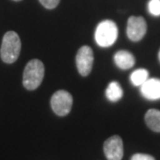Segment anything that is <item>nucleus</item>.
<instances>
[{
	"mask_svg": "<svg viewBox=\"0 0 160 160\" xmlns=\"http://www.w3.org/2000/svg\"><path fill=\"white\" fill-rule=\"evenodd\" d=\"M22 49V42L19 35L14 31L6 32L0 49V55L3 62L6 63H13L17 61Z\"/></svg>",
	"mask_w": 160,
	"mask_h": 160,
	"instance_id": "nucleus-1",
	"label": "nucleus"
},
{
	"mask_svg": "<svg viewBox=\"0 0 160 160\" xmlns=\"http://www.w3.org/2000/svg\"><path fill=\"white\" fill-rule=\"evenodd\" d=\"M131 160H155V158L150 155L137 153V154H134L132 157Z\"/></svg>",
	"mask_w": 160,
	"mask_h": 160,
	"instance_id": "nucleus-15",
	"label": "nucleus"
},
{
	"mask_svg": "<svg viewBox=\"0 0 160 160\" xmlns=\"http://www.w3.org/2000/svg\"><path fill=\"white\" fill-rule=\"evenodd\" d=\"M45 76V66L43 62L38 60L33 59L29 61L26 65L23 72V86L24 87L32 91L37 89L41 85Z\"/></svg>",
	"mask_w": 160,
	"mask_h": 160,
	"instance_id": "nucleus-2",
	"label": "nucleus"
},
{
	"mask_svg": "<svg viewBox=\"0 0 160 160\" xmlns=\"http://www.w3.org/2000/svg\"><path fill=\"white\" fill-rule=\"evenodd\" d=\"M149 78V71L145 69H139L134 70L130 76L132 84L135 86H141Z\"/></svg>",
	"mask_w": 160,
	"mask_h": 160,
	"instance_id": "nucleus-12",
	"label": "nucleus"
},
{
	"mask_svg": "<svg viewBox=\"0 0 160 160\" xmlns=\"http://www.w3.org/2000/svg\"><path fill=\"white\" fill-rule=\"evenodd\" d=\"M141 92L143 97L149 101L160 100V79L148 78L141 86Z\"/></svg>",
	"mask_w": 160,
	"mask_h": 160,
	"instance_id": "nucleus-8",
	"label": "nucleus"
},
{
	"mask_svg": "<svg viewBox=\"0 0 160 160\" xmlns=\"http://www.w3.org/2000/svg\"><path fill=\"white\" fill-rule=\"evenodd\" d=\"M61 0H39L41 5L46 9H53L59 5Z\"/></svg>",
	"mask_w": 160,
	"mask_h": 160,
	"instance_id": "nucleus-14",
	"label": "nucleus"
},
{
	"mask_svg": "<svg viewBox=\"0 0 160 160\" xmlns=\"http://www.w3.org/2000/svg\"><path fill=\"white\" fill-rule=\"evenodd\" d=\"M118 37V29L117 24L110 20H105L99 23L95 29V41L101 47L113 46Z\"/></svg>",
	"mask_w": 160,
	"mask_h": 160,
	"instance_id": "nucleus-3",
	"label": "nucleus"
},
{
	"mask_svg": "<svg viewBox=\"0 0 160 160\" xmlns=\"http://www.w3.org/2000/svg\"><path fill=\"white\" fill-rule=\"evenodd\" d=\"M106 97L110 102H118L121 98L123 97V89L119 85L118 82L112 81L109 84V86L106 89Z\"/></svg>",
	"mask_w": 160,
	"mask_h": 160,
	"instance_id": "nucleus-11",
	"label": "nucleus"
},
{
	"mask_svg": "<svg viewBox=\"0 0 160 160\" xmlns=\"http://www.w3.org/2000/svg\"><path fill=\"white\" fill-rule=\"evenodd\" d=\"M104 154L108 160H121L124 156V145L120 136L114 135L106 140L103 146Z\"/></svg>",
	"mask_w": 160,
	"mask_h": 160,
	"instance_id": "nucleus-7",
	"label": "nucleus"
},
{
	"mask_svg": "<svg viewBox=\"0 0 160 160\" xmlns=\"http://www.w3.org/2000/svg\"><path fill=\"white\" fill-rule=\"evenodd\" d=\"M13 1H21V0H13Z\"/></svg>",
	"mask_w": 160,
	"mask_h": 160,
	"instance_id": "nucleus-17",
	"label": "nucleus"
},
{
	"mask_svg": "<svg viewBox=\"0 0 160 160\" xmlns=\"http://www.w3.org/2000/svg\"><path fill=\"white\" fill-rule=\"evenodd\" d=\"M76 64L81 76L86 77L91 73L93 64V52L90 46H84L78 50L76 56Z\"/></svg>",
	"mask_w": 160,
	"mask_h": 160,
	"instance_id": "nucleus-5",
	"label": "nucleus"
},
{
	"mask_svg": "<svg viewBox=\"0 0 160 160\" xmlns=\"http://www.w3.org/2000/svg\"><path fill=\"white\" fill-rule=\"evenodd\" d=\"M116 65L121 69H129L135 64V58L130 52L121 50L117 52L114 55Z\"/></svg>",
	"mask_w": 160,
	"mask_h": 160,
	"instance_id": "nucleus-9",
	"label": "nucleus"
},
{
	"mask_svg": "<svg viewBox=\"0 0 160 160\" xmlns=\"http://www.w3.org/2000/svg\"><path fill=\"white\" fill-rule=\"evenodd\" d=\"M73 98L69 92L60 90L54 92L51 98V106L54 113L58 116L64 117L71 110Z\"/></svg>",
	"mask_w": 160,
	"mask_h": 160,
	"instance_id": "nucleus-4",
	"label": "nucleus"
},
{
	"mask_svg": "<svg viewBox=\"0 0 160 160\" xmlns=\"http://www.w3.org/2000/svg\"><path fill=\"white\" fill-rule=\"evenodd\" d=\"M147 32V23L142 16H131L128 19L126 34L129 39L138 42L145 36Z\"/></svg>",
	"mask_w": 160,
	"mask_h": 160,
	"instance_id": "nucleus-6",
	"label": "nucleus"
},
{
	"mask_svg": "<svg viewBox=\"0 0 160 160\" xmlns=\"http://www.w3.org/2000/svg\"><path fill=\"white\" fill-rule=\"evenodd\" d=\"M145 122L152 131L160 132V110L149 109L145 115Z\"/></svg>",
	"mask_w": 160,
	"mask_h": 160,
	"instance_id": "nucleus-10",
	"label": "nucleus"
},
{
	"mask_svg": "<svg viewBox=\"0 0 160 160\" xmlns=\"http://www.w3.org/2000/svg\"><path fill=\"white\" fill-rule=\"evenodd\" d=\"M148 10L154 16L160 15V0H149Z\"/></svg>",
	"mask_w": 160,
	"mask_h": 160,
	"instance_id": "nucleus-13",
	"label": "nucleus"
},
{
	"mask_svg": "<svg viewBox=\"0 0 160 160\" xmlns=\"http://www.w3.org/2000/svg\"><path fill=\"white\" fill-rule=\"evenodd\" d=\"M158 59H159V62H160V50H159V52H158Z\"/></svg>",
	"mask_w": 160,
	"mask_h": 160,
	"instance_id": "nucleus-16",
	"label": "nucleus"
}]
</instances>
